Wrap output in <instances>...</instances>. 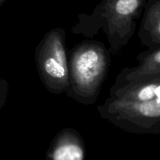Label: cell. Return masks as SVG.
I'll use <instances>...</instances> for the list:
<instances>
[{
	"mask_svg": "<svg viewBox=\"0 0 160 160\" xmlns=\"http://www.w3.org/2000/svg\"><path fill=\"white\" fill-rule=\"evenodd\" d=\"M109 97L136 102L160 98V78L143 81H125L116 78Z\"/></svg>",
	"mask_w": 160,
	"mask_h": 160,
	"instance_id": "6",
	"label": "cell"
},
{
	"mask_svg": "<svg viewBox=\"0 0 160 160\" xmlns=\"http://www.w3.org/2000/svg\"><path fill=\"white\" fill-rule=\"evenodd\" d=\"M138 66L126 67L117 76L125 81H143L160 78V48L148 49L137 56Z\"/></svg>",
	"mask_w": 160,
	"mask_h": 160,
	"instance_id": "7",
	"label": "cell"
},
{
	"mask_svg": "<svg viewBox=\"0 0 160 160\" xmlns=\"http://www.w3.org/2000/svg\"><path fill=\"white\" fill-rule=\"evenodd\" d=\"M5 1H6V0H0V6H1L3 3H4Z\"/></svg>",
	"mask_w": 160,
	"mask_h": 160,
	"instance_id": "10",
	"label": "cell"
},
{
	"mask_svg": "<svg viewBox=\"0 0 160 160\" xmlns=\"http://www.w3.org/2000/svg\"><path fill=\"white\" fill-rule=\"evenodd\" d=\"M138 36L148 49L160 48V0H147Z\"/></svg>",
	"mask_w": 160,
	"mask_h": 160,
	"instance_id": "8",
	"label": "cell"
},
{
	"mask_svg": "<svg viewBox=\"0 0 160 160\" xmlns=\"http://www.w3.org/2000/svg\"><path fill=\"white\" fill-rule=\"evenodd\" d=\"M9 94V83L6 80L0 79V111L6 104Z\"/></svg>",
	"mask_w": 160,
	"mask_h": 160,
	"instance_id": "9",
	"label": "cell"
},
{
	"mask_svg": "<svg viewBox=\"0 0 160 160\" xmlns=\"http://www.w3.org/2000/svg\"><path fill=\"white\" fill-rule=\"evenodd\" d=\"M69 85L65 93L78 103L97 102L111 65V53L102 42L85 40L67 51Z\"/></svg>",
	"mask_w": 160,
	"mask_h": 160,
	"instance_id": "2",
	"label": "cell"
},
{
	"mask_svg": "<svg viewBox=\"0 0 160 160\" xmlns=\"http://www.w3.org/2000/svg\"><path fill=\"white\" fill-rule=\"evenodd\" d=\"M85 142L73 128L61 130L52 141L46 152V160H85Z\"/></svg>",
	"mask_w": 160,
	"mask_h": 160,
	"instance_id": "5",
	"label": "cell"
},
{
	"mask_svg": "<svg viewBox=\"0 0 160 160\" xmlns=\"http://www.w3.org/2000/svg\"><path fill=\"white\" fill-rule=\"evenodd\" d=\"M67 51L66 31L61 28L48 31L35 48L34 60L38 76L52 94L65 93L68 88Z\"/></svg>",
	"mask_w": 160,
	"mask_h": 160,
	"instance_id": "4",
	"label": "cell"
},
{
	"mask_svg": "<svg viewBox=\"0 0 160 160\" xmlns=\"http://www.w3.org/2000/svg\"><path fill=\"white\" fill-rule=\"evenodd\" d=\"M97 110L102 119L126 132L160 134V98L136 102L109 97Z\"/></svg>",
	"mask_w": 160,
	"mask_h": 160,
	"instance_id": "3",
	"label": "cell"
},
{
	"mask_svg": "<svg viewBox=\"0 0 160 160\" xmlns=\"http://www.w3.org/2000/svg\"><path fill=\"white\" fill-rule=\"evenodd\" d=\"M147 0H101L91 14L81 12L71 28L74 34L93 38L102 31L107 38L109 52L117 56L134 36L137 20Z\"/></svg>",
	"mask_w": 160,
	"mask_h": 160,
	"instance_id": "1",
	"label": "cell"
}]
</instances>
